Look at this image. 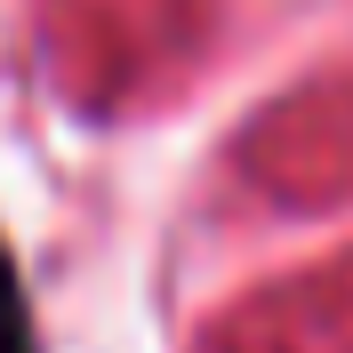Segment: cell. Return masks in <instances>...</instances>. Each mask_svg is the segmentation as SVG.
Returning a JSON list of instances; mask_svg holds the SVG:
<instances>
[{
	"label": "cell",
	"mask_w": 353,
	"mask_h": 353,
	"mask_svg": "<svg viewBox=\"0 0 353 353\" xmlns=\"http://www.w3.org/2000/svg\"><path fill=\"white\" fill-rule=\"evenodd\" d=\"M0 353H32V330H24V297H17V265L0 249Z\"/></svg>",
	"instance_id": "6da1fadb"
}]
</instances>
